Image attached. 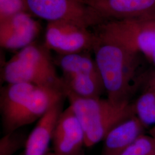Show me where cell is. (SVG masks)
Listing matches in <instances>:
<instances>
[{"label":"cell","mask_w":155,"mask_h":155,"mask_svg":"<svg viewBox=\"0 0 155 155\" xmlns=\"http://www.w3.org/2000/svg\"><path fill=\"white\" fill-rule=\"evenodd\" d=\"M95 60L106 91L114 104L130 101L135 89L137 55L99 29L95 33Z\"/></svg>","instance_id":"cell-1"},{"label":"cell","mask_w":155,"mask_h":155,"mask_svg":"<svg viewBox=\"0 0 155 155\" xmlns=\"http://www.w3.org/2000/svg\"><path fill=\"white\" fill-rule=\"evenodd\" d=\"M64 91L70 106L83 127L86 147L103 141L113 127L136 116L134 105L130 101L116 104L107 98H82L67 89Z\"/></svg>","instance_id":"cell-2"},{"label":"cell","mask_w":155,"mask_h":155,"mask_svg":"<svg viewBox=\"0 0 155 155\" xmlns=\"http://www.w3.org/2000/svg\"><path fill=\"white\" fill-rule=\"evenodd\" d=\"M98 27L127 50L138 55L143 54L150 61L155 54V13L107 21Z\"/></svg>","instance_id":"cell-3"},{"label":"cell","mask_w":155,"mask_h":155,"mask_svg":"<svg viewBox=\"0 0 155 155\" xmlns=\"http://www.w3.org/2000/svg\"><path fill=\"white\" fill-rule=\"evenodd\" d=\"M29 12L51 21H67L89 28L105 22L87 0H27Z\"/></svg>","instance_id":"cell-4"},{"label":"cell","mask_w":155,"mask_h":155,"mask_svg":"<svg viewBox=\"0 0 155 155\" xmlns=\"http://www.w3.org/2000/svg\"><path fill=\"white\" fill-rule=\"evenodd\" d=\"M95 33L88 28L67 21L48 22L45 46L59 55L89 52L94 49Z\"/></svg>","instance_id":"cell-5"},{"label":"cell","mask_w":155,"mask_h":155,"mask_svg":"<svg viewBox=\"0 0 155 155\" xmlns=\"http://www.w3.org/2000/svg\"><path fill=\"white\" fill-rule=\"evenodd\" d=\"M84 132L71 106L62 111L56 124L52 141L54 152L61 155H76L84 145Z\"/></svg>","instance_id":"cell-6"},{"label":"cell","mask_w":155,"mask_h":155,"mask_svg":"<svg viewBox=\"0 0 155 155\" xmlns=\"http://www.w3.org/2000/svg\"><path fill=\"white\" fill-rule=\"evenodd\" d=\"M66 97L64 90L39 87L28 98L12 122L5 134L16 131L20 127L39 120Z\"/></svg>","instance_id":"cell-7"},{"label":"cell","mask_w":155,"mask_h":155,"mask_svg":"<svg viewBox=\"0 0 155 155\" xmlns=\"http://www.w3.org/2000/svg\"><path fill=\"white\" fill-rule=\"evenodd\" d=\"M39 22L28 12L0 21V45L8 50H21L33 43L40 32Z\"/></svg>","instance_id":"cell-8"},{"label":"cell","mask_w":155,"mask_h":155,"mask_svg":"<svg viewBox=\"0 0 155 155\" xmlns=\"http://www.w3.org/2000/svg\"><path fill=\"white\" fill-rule=\"evenodd\" d=\"M2 77L7 84L29 83L38 87L64 90L62 78L56 77L43 72L15 55L6 63Z\"/></svg>","instance_id":"cell-9"},{"label":"cell","mask_w":155,"mask_h":155,"mask_svg":"<svg viewBox=\"0 0 155 155\" xmlns=\"http://www.w3.org/2000/svg\"><path fill=\"white\" fill-rule=\"evenodd\" d=\"M105 21L143 16L155 13V0H87Z\"/></svg>","instance_id":"cell-10"},{"label":"cell","mask_w":155,"mask_h":155,"mask_svg":"<svg viewBox=\"0 0 155 155\" xmlns=\"http://www.w3.org/2000/svg\"><path fill=\"white\" fill-rule=\"evenodd\" d=\"M145 127L136 116L120 123L103 140L102 155H121L140 135L144 134Z\"/></svg>","instance_id":"cell-11"},{"label":"cell","mask_w":155,"mask_h":155,"mask_svg":"<svg viewBox=\"0 0 155 155\" xmlns=\"http://www.w3.org/2000/svg\"><path fill=\"white\" fill-rule=\"evenodd\" d=\"M38 87L29 83H8L1 88L0 110L4 133Z\"/></svg>","instance_id":"cell-12"},{"label":"cell","mask_w":155,"mask_h":155,"mask_svg":"<svg viewBox=\"0 0 155 155\" xmlns=\"http://www.w3.org/2000/svg\"><path fill=\"white\" fill-rule=\"evenodd\" d=\"M61 101L42 117L26 139L25 155H46L58 119L62 112Z\"/></svg>","instance_id":"cell-13"},{"label":"cell","mask_w":155,"mask_h":155,"mask_svg":"<svg viewBox=\"0 0 155 155\" xmlns=\"http://www.w3.org/2000/svg\"><path fill=\"white\" fill-rule=\"evenodd\" d=\"M58 61L63 77L89 75L101 79L95 60L89 55V52L59 55Z\"/></svg>","instance_id":"cell-14"},{"label":"cell","mask_w":155,"mask_h":155,"mask_svg":"<svg viewBox=\"0 0 155 155\" xmlns=\"http://www.w3.org/2000/svg\"><path fill=\"white\" fill-rule=\"evenodd\" d=\"M64 89L82 98H100L105 90L102 79L89 75L62 77Z\"/></svg>","instance_id":"cell-15"},{"label":"cell","mask_w":155,"mask_h":155,"mask_svg":"<svg viewBox=\"0 0 155 155\" xmlns=\"http://www.w3.org/2000/svg\"><path fill=\"white\" fill-rule=\"evenodd\" d=\"M15 55L39 70L54 77H59L56 70L50 50L34 43L20 50Z\"/></svg>","instance_id":"cell-16"},{"label":"cell","mask_w":155,"mask_h":155,"mask_svg":"<svg viewBox=\"0 0 155 155\" xmlns=\"http://www.w3.org/2000/svg\"><path fill=\"white\" fill-rule=\"evenodd\" d=\"M133 105L136 116L146 127L155 126V91H145Z\"/></svg>","instance_id":"cell-17"},{"label":"cell","mask_w":155,"mask_h":155,"mask_svg":"<svg viewBox=\"0 0 155 155\" xmlns=\"http://www.w3.org/2000/svg\"><path fill=\"white\" fill-rule=\"evenodd\" d=\"M121 155H155V137L140 135Z\"/></svg>","instance_id":"cell-18"},{"label":"cell","mask_w":155,"mask_h":155,"mask_svg":"<svg viewBox=\"0 0 155 155\" xmlns=\"http://www.w3.org/2000/svg\"><path fill=\"white\" fill-rule=\"evenodd\" d=\"M28 11L29 10L27 0H0V21Z\"/></svg>","instance_id":"cell-19"},{"label":"cell","mask_w":155,"mask_h":155,"mask_svg":"<svg viewBox=\"0 0 155 155\" xmlns=\"http://www.w3.org/2000/svg\"><path fill=\"white\" fill-rule=\"evenodd\" d=\"M24 139L16 131L5 134L0 141V155H12L18 150Z\"/></svg>","instance_id":"cell-20"},{"label":"cell","mask_w":155,"mask_h":155,"mask_svg":"<svg viewBox=\"0 0 155 155\" xmlns=\"http://www.w3.org/2000/svg\"><path fill=\"white\" fill-rule=\"evenodd\" d=\"M145 91H155V71L151 72L149 75L147 81Z\"/></svg>","instance_id":"cell-21"},{"label":"cell","mask_w":155,"mask_h":155,"mask_svg":"<svg viewBox=\"0 0 155 155\" xmlns=\"http://www.w3.org/2000/svg\"><path fill=\"white\" fill-rule=\"evenodd\" d=\"M149 133H150V135L155 137V125L150 129Z\"/></svg>","instance_id":"cell-22"},{"label":"cell","mask_w":155,"mask_h":155,"mask_svg":"<svg viewBox=\"0 0 155 155\" xmlns=\"http://www.w3.org/2000/svg\"><path fill=\"white\" fill-rule=\"evenodd\" d=\"M46 155H59V154H58V153H56L55 152H51V153H47V154Z\"/></svg>","instance_id":"cell-23"},{"label":"cell","mask_w":155,"mask_h":155,"mask_svg":"<svg viewBox=\"0 0 155 155\" xmlns=\"http://www.w3.org/2000/svg\"><path fill=\"white\" fill-rule=\"evenodd\" d=\"M84 155V154H83V153H81V152L80 153H78V154H77V155Z\"/></svg>","instance_id":"cell-24"}]
</instances>
